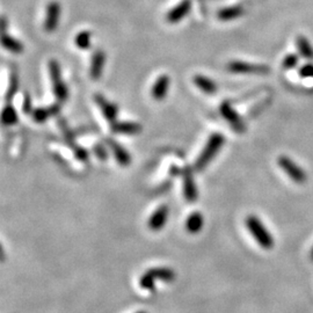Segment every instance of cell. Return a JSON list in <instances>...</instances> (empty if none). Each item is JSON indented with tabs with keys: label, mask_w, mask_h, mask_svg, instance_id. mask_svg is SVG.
Masks as SVG:
<instances>
[{
	"label": "cell",
	"mask_w": 313,
	"mask_h": 313,
	"mask_svg": "<svg viewBox=\"0 0 313 313\" xmlns=\"http://www.w3.org/2000/svg\"><path fill=\"white\" fill-rule=\"evenodd\" d=\"M224 144H225V137L223 135L219 132L212 133L211 136L209 137L204 149L202 150L199 158H197L195 161V165H194L195 171L202 172L203 169L207 168V166L212 161L213 158L218 154Z\"/></svg>",
	"instance_id": "cell-1"
},
{
	"label": "cell",
	"mask_w": 313,
	"mask_h": 313,
	"mask_svg": "<svg viewBox=\"0 0 313 313\" xmlns=\"http://www.w3.org/2000/svg\"><path fill=\"white\" fill-rule=\"evenodd\" d=\"M176 274L172 268L168 267H154L144 272L140 277V287L143 290L154 291L156 289V281L171 283L175 280Z\"/></svg>",
	"instance_id": "cell-2"
},
{
	"label": "cell",
	"mask_w": 313,
	"mask_h": 313,
	"mask_svg": "<svg viewBox=\"0 0 313 313\" xmlns=\"http://www.w3.org/2000/svg\"><path fill=\"white\" fill-rule=\"evenodd\" d=\"M245 224H246L248 232L254 238L260 247H262L263 249H272L274 247V237L269 232V230L264 227L262 220L259 217L254 215L248 216L246 220H245Z\"/></svg>",
	"instance_id": "cell-3"
},
{
	"label": "cell",
	"mask_w": 313,
	"mask_h": 313,
	"mask_svg": "<svg viewBox=\"0 0 313 313\" xmlns=\"http://www.w3.org/2000/svg\"><path fill=\"white\" fill-rule=\"evenodd\" d=\"M49 73H50V79L51 82H53V90H54V95L56 97L58 101H65L67 97H69V88L64 81L62 79V71H61V65L55 59H51L49 62Z\"/></svg>",
	"instance_id": "cell-4"
},
{
	"label": "cell",
	"mask_w": 313,
	"mask_h": 313,
	"mask_svg": "<svg viewBox=\"0 0 313 313\" xmlns=\"http://www.w3.org/2000/svg\"><path fill=\"white\" fill-rule=\"evenodd\" d=\"M277 164L281 167V169L290 177V179L296 182V184H304L307 180L306 173L304 172V169L300 167L298 164L291 159L288 156H281L277 159Z\"/></svg>",
	"instance_id": "cell-5"
},
{
	"label": "cell",
	"mask_w": 313,
	"mask_h": 313,
	"mask_svg": "<svg viewBox=\"0 0 313 313\" xmlns=\"http://www.w3.org/2000/svg\"><path fill=\"white\" fill-rule=\"evenodd\" d=\"M228 71L238 74H267L271 69L264 64H254L243 61L230 62L227 66Z\"/></svg>",
	"instance_id": "cell-6"
},
{
	"label": "cell",
	"mask_w": 313,
	"mask_h": 313,
	"mask_svg": "<svg viewBox=\"0 0 313 313\" xmlns=\"http://www.w3.org/2000/svg\"><path fill=\"white\" fill-rule=\"evenodd\" d=\"M219 112L221 116L225 118V121L231 125L236 132L238 133H244L246 130V124L243 121V118L240 117V115L238 114L232 105L229 101H225L219 107Z\"/></svg>",
	"instance_id": "cell-7"
},
{
	"label": "cell",
	"mask_w": 313,
	"mask_h": 313,
	"mask_svg": "<svg viewBox=\"0 0 313 313\" xmlns=\"http://www.w3.org/2000/svg\"><path fill=\"white\" fill-rule=\"evenodd\" d=\"M62 7L58 2H50L46 9V19L43 22V28L47 33H53L58 28L61 20Z\"/></svg>",
	"instance_id": "cell-8"
},
{
	"label": "cell",
	"mask_w": 313,
	"mask_h": 313,
	"mask_svg": "<svg viewBox=\"0 0 313 313\" xmlns=\"http://www.w3.org/2000/svg\"><path fill=\"white\" fill-rule=\"evenodd\" d=\"M182 185H184V196L190 203L199 199V190L196 187V182L194 180L193 172L189 167H186L182 172Z\"/></svg>",
	"instance_id": "cell-9"
},
{
	"label": "cell",
	"mask_w": 313,
	"mask_h": 313,
	"mask_svg": "<svg viewBox=\"0 0 313 313\" xmlns=\"http://www.w3.org/2000/svg\"><path fill=\"white\" fill-rule=\"evenodd\" d=\"M94 101L100 108L101 113L104 114V116L110 124L115 123L117 121V115H118V108L117 106L107 100V99L101 94H95L94 95Z\"/></svg>",
	"instance_id": "cell-10"
},
{
	"label": "cell",
	"mask_w": 313,
	"mask_h": 313,
	"mask_svg": "<svg viewBox=\"0 0 313 313\" xmlns=\"http://www.w3.org/2000/svg\"><path fill=\"white\" fill-rule=\"evenodd\" d=\"M192 0H182L181 3L177 4L176 6H174L172 10L166 14V21L169 23H177L181 20H184L185 17L190 13L192 11Z\"/></svg>",
	"instance_id": "cell-11"
},
{
	"label": "cell",
	"mask_w": 313,
	"mask_h": 313,
	"mask_svg": "<svg viewBox=\"0 0 313 313\" xmlns=\"http://www.w3.org/2000/svg\"><path fill=\"white\" fill-rule=\"evenodd\" d=\"M169 209L166 204L160 205L159 208L154 210V212L148 220V227L152 231H159L166 225V221L168 219Z\"/></svg>",
	"instance_id": "cell-12"
},
{
	"label": "cell",
	"mask_w": 313,
	"mask_h": 313,
	"mask_svg": "<svg viewBox=\"0 0 313 313\" xmlns=\"http://www.w3.org/2000/svg\"><path fill=\"white\" fill-rule=\"evenodd\" d=\"M106 64V54L104 50H97L93 54L92 59H91L90 66V77L93 80H99L101 78L102 72H104Z\"/></svg>",
	"instance_id": "cell-13"
},
{
	"label": "cell",
	"mask_w": 313,
	"mask_h": 313,
	"mask_svg": "<svg viewBox=\"0 0 313 313\" xmlns=\"http://www.w3.org/2000/svg\"><path fill=\"white\" fill-rule=\"evenodd\" d=\"M169 85H171V78H169L168 74H161V76L158 77L151 90V95L154 100H164L168 93Z\"/></svg>",
	"instance_id": "cell-14"
},
{
	"label": "cell",
	"mask_w": 313,
	"mask_h": 313,
	"mask_svg": "<svg viewBox=\"0 0 313 313\" xmlns=\"http://www.w3.org/2000/svg\"><path fill=\"white\" fill-rule=\"evenodd\" d=\"M112 131L121 135H138L142 132V125L136 122L116 121L112 124Z\"/></svg>",
	"instance_id": "cell-15"
},
{
	"label": "cell",
	"mask_w": 313,
	"mask_h": 313,
	"mask_svg": "<svg viewBox=\"0 0 313 313\" xmlns=\"http://www.w3.org/2000/svg\"><path fill=\"white\" fill-rule=\"evenodd\" d=\"M61 110V106L58 104L51 105L49 107H41V108L34 109V112L31 113V116H33V120L37 123H43L46 122L48 118L55 116L57 115Z\"/></svg>",
	"instance_id": "cell-16"
},
{
	"label": "cell",
	"mask_w": 313,
	"mask_h": 313,
	"mask_svg": "<svg viewBox=\"0 0 313 313\" xmlns=\"http://www.w3.org/2000/svg\"><path fill=\"white\" fill-rule=\"evenodd\" d=\"M107 143H108L109 148L112 149L115 160H116L121 166H128L130 162H131V156H130V153L126 151L121 144H118L117 142L110 140H107Z\"/></svg>",
	"instance_id": "cell-17"
},
{
	"label": "cell",
	"mask_w": 313,
	"mask_h": 313,
	"mask_svg": "<svg viewBox=\"0 0 313 313\" xmlns=\"http://www.w3.org/2000/svg\"><path fill=\"white\" fill-rule=\"evenodd\" d=\"M193 82L195 84L197 88H200L202 92L209 95L215 94L217 92V90H218L217 84L212 80V79L202 76V74H196V76L193 78Z\"/></svg>",
	"instance_id": "cell-18"
},
{
	"label": "cell",
	"mask_w": 313,
	"mask_h": 313,
	"mask_svg": "<svg viewBox=\"0 0 313 313\" xmlns=\"http://www.w3.org/2000/svg\"><path fill=\"white\" fill-rule=\"evenodd\" d=\"M245 10L243 6H229V7H224V9H221L218 11V13H217V18L220 21H232V20H236L238 18H240L241 15H244Z\"/></svg>",
	"instance_id": "cell-19"
},
{
	"label": "cell",
	"mask_w": 313,
	"mask_h": 313,
	"mask_svg": "<svg viewBox=\"0 0 313 313\" xmlns=\"http://www.w3.org/2000/svg\"><path fill=\"white\" fill-rule=\"evenodd\" d=\"M204 225V218L202 213L199 211L192 212L186 220V229L190 235H196L199 233Z\"/></svg>",
	"instance_id": "cell-20"
},
{
	"label": "cell",
	"mask_w": 313,
	"mask_h": 313,
	"mask_svg": "<svg viewBox=\"0 0 313 313\" xmlns=\"http://www.w3.org/2000/svg\"><path fill=\"white\" fill-rule=\"evenodd\" d=\"M2 44L4 47V49L9 50L10 53L13 54H22L23 50H25V47H23L22 42H20L19 39L14 38L7 33L3 34Z\"/></svg>",
	"instance_id": "cell-21"
},
{
	"label": "cell",
	"mask_w": 313,
	"mask_h": 313,
	"mask_svg": "<svg viewBox=\"0 0 313 313\" xmlns=\"http://www.w3.org/2000/svg\"><path fill=\"white\" fill-rule=\"evenodd\" d=\"M296 44H297V48H298L300 56L305 59H310V61L313 59V48L306 37L303 36V35L297 36Z\"/></svg>",
	"instance_id": "cell-22"
},
{
	"label": "cell",
	"mask_w": 313,
	"mask_h": 313,
	"mask_svg": "<svg viewBox=\"0 0 313 313\" xmlns=\"http://www.w3.org/2000/svg\"><path fill=\"white\" fill-rule=\"evenodd\" d=\"M2 121L5 125H14L19 122V115L12 105H6L2 113Z\"/></svg>",
	"instance_id": "cell-23"
},
{
	"label": "cell",
	"mask_w": 313,
	"mask_h": 313,
	"mask_svg": "<svg viewBox=\"0 0 313 313\" xmlns=\"http://www.w3.org/2000/svg\"><path fill=\"white\" fill-rule=\"evenodd\" d=\"M74 43L78 49L87 50L91 48V43H92V33L88 30H81L74 37Z\"/></svg>",
	"instance_id": "cell-24"
},
{
	"label": "cell",
	"mask_w": 313,
	"mask_h": 313,
	"mask_svg": "<svg viewBox=\"0 0 313 313\" xmlns=\"http://www.w3.org/2000/svg\"><path fill=\"white\" fill-rule=\"evenodd\" d=\"M298 62H299V58H298V56H297V55H295V54L287 55V56L284 57L283 62H282L283 69L284 70L295 69V67L298 65Z\"/></svg>",
	"instance_id": "cell-25"
},
{
	"label": "cell",
	"mask_w": 313,
	"mask_h": 313,
	"mask_svg": "<svg viewBox=\"0 0 313 313\" xmlns=\"http://www.w3.org/2000/svg\"><path fill=\"white\" fill-rule=\"evenodd\" d=\"M18 90H19V78H18L17 74L13 73L11 77L10 87H9V91H7V94H6L7 100H10V99L13 98L14 94L18 92Z\"/></svg>",
	"instance_id": "cell-26"
},
{
	"label": "cell",
	"mask_w": 313,
	"mask_h": 313,
	"mask_svg": "<svg viewBox=\"0 0 313 313\" xmlns=\"http://www.w3.org/2000/svg\"><path fill=\"white\" fill-rule=\"evenodd\" d=\"M94 153H95V156L98 157L99 160L106 161L107 159H108V152H107V149L102 144L94 145Z\"/></svg>",
	"instance_id": "cell-27"
},
{
	"label": "cell",
	"mask_w": 313,
	"mask_h": 313,
	"mask_svg": "<svg viewBox=\"0 0 313 313\" xmlns=\"http://www.w3.org/2000/svg\"><path fill=\"white\" fill-rule=\"evenodd\" d=\"M299 76L304 79H313V64H305L300 67Z\"/></svg>",
	"instance_id": "cell-28"
},
{
	"label": "cell",
	"mask_w": 313,
	"mask_h": 313,
	"mask_svg": "<svg viewBox=\"0 0 313 313\" xmlns=\"http://www.w3.org/2000/svg\"><path fill=\"white\" fill-rule=\"evenodd\" d=\"M73 152H74V154H76V157H77V159H79L80 161H87L88 160V152L86 151L85 149H82V148H80V146H76V148L73 149Z\"/></svg>",
	"instance_id": "cell-29"
},
{
	"label": "cell",
	"mask_w": 313,
	"mask_h": 313,
	"mask_svg": "<svg viewBox=\"0 0 313 313\" xmlns=\"http://www.w3.org/2000/svg\"><path fill=\"white\" fill-rule=\"evenodd\" d=\"M23 113L25 114H31L34 112L33 106H31V100H30V95L26 94L25 99H23V106H22Z\"/></svg>",
	"instance_id": "cell-30"
},
{
	"label": "cell",
	"mask_w": 313,
	"mask_h": 313,
	"mask_svg": "<svg viewBox=\"0 0 313 313\" xmlns=\"http://www.w3.org/2000/svg\"><path fill=\"white\" fill-rule=\"evenodd\" d=\"M2 28H3V34H5L7 28V20L5 17L2 18Z\"/></svg>",
	"instance_id": "cell-31"
},
{
	"label": "cell",
	"mask_w": 313,
	"mask_h": 313,
	"mask_svg": "<svg viewBox=\"0 0 313 313\" xmlns=\"http://www.w3.org/2000/svg\"><path fill=\"white\" fill-rule=\"evenodd\" d=\"M310 255H311V260L313 261V247H312V249H311V254H310Z\"/></svg>",
	"instance_id": "cell-32"
},
{
	"label": "cell",
	"mask_w": 313,
	"mask_h": 313,
	"mask_svg": "<svg viewBox=\"0 0 313 313\" xmlns=\"http://www.w3.org/2000/svg\"><path fill=\"white\" fill-rule=\"evenodd\" d=\"M136 313H148V312H145V311H138V312H136Z\"/></svg>",
	"instance_id": "cell-33"
}]
</instances>
